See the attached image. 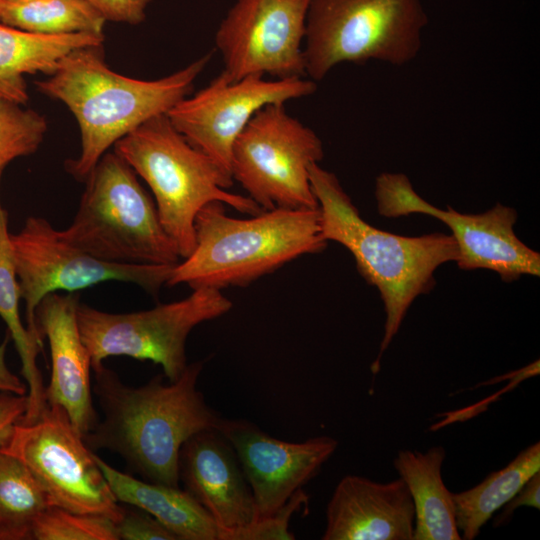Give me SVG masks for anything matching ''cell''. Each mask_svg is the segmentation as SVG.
Returning a JSON list of instances; mask_svg holds the SVG:
<instances>
[{
    "mask_svg": "<svg viewBox=\"0 0 540 540\" xmlns=\"http://www.w3.org/2000/svg\"><path fill=\"white\" fill-rule=\"evenodd\" d=\"M210 59L208 53L168 76L141 80L110 69L102 45L64 56L46 79L35 84L43 94L63 102L78 122L81 152L67 161V171L85 181L118 140L186 98Z\"/></svg>",
    "mask_w": 540,
    "mask_h": 540,
    "instance_id": "2",
    "label": "cell"
},
{
    "mask_svg": "<svg viewBox=\"0 0 540 540\" xmlns=\"http://www.w3.org/2000/svg\"><path fill=\"white\" fill-rule=\"evenodd\" d=\"M427 23L420 0H311L303 47L306 76L320 81L346 62L406 64L417 56Z\"/></svg>",
    "mask_w": 540,
    "mask_h": 540,
    "instance_id": "7",
    "label": "cell"
},
{
    "mask_svg": "<svg viewBox=\"0 0 540 540\" xmlns=\"http://www.w3.org/2000/svg\"><path fill=\"white\" fill-rule=\"evenodd\" d=\"M106 21L137 25L144 21L146 9L153 0H86Z\"/></svg>",
    "mask_w": 540,
    "mask_h": 540,
    "instance_id": "30",
    "label": "cell"
},
{
    "mask_svg": "<svg viewBox=\"0 0 540 540\" xmlns=\"http://www.w3.org/2000/svg\"><path fill=\"white\" fill-rule=\"evenodd\" d=\"M324 156L318 135L283 103L258 110L232 149L231 174L262 210L315 209L309 167Z\"/></svg>",
    "mask_w": 540,
    "mask_h": 540,
    "instance_id": "9",
    "label": "cell"
},
{
    "mask_svg": "<svg viewBox=\"0 0 540 540\" xmlns=\"http://www.w3.org/2000/svg\"><path fill=\"white\" fill-rule=\"evenodd\" d=\"M195 247L172 269L167 286L192 289L248 286L292 260L322 252L327 246L315 209L264 210L251 218L228 216L214 201L195 218Z\"/></svg>",
    "mask_w": 540,
    "mask_h": 540,
    "instance_id": "4",
    "label": "cell"
},
{
    "mask_svg": "<svg viewBox=\"0 0 540 540\" xmlns=\"http://www.w3.org/2000/svg\"><path fill=\"white\" fill-rule=\"evenodd\" d=\"M375 198L380 215L388 218L425 214L437 218L452 231L458 247L457 265L462 270L486 269L502 281L522 275H540V254L515 234L517 212L497 203L481 214H463L451 206L439 209L419 196L403 173L384 172L377 176Z\"/></svg>",
    "mask_w": 540,
    "mask_h": 540,
    "instance_id": "12",
    "label": "cell"
},
{
    "mask_svg": "<svg viewBox=\"0 0 540 540\" xmlns=\"http://www.w3.org/2000/svg\"><path fill=\"white\" fill-rule=\"evenodd\" d=\"M36 540H118L115 522L92 514H80L49 506L34 522Z\"/></svg>",
    "mask_w": 540,
    "mask_h": 540,
    "instance_id": "27",
    "label": "cell"
},
{
    "mask_svg": "<svg viewBox=\"0 0 540 540\" xmlns=\"http://www.w3.org/2000/svg\"><path fill=\"white\" fill-rule=\"evenodd\" d=\"M26 409V395L0 391V446L10 435L13 426L21 420Z\"/></svg>",
    "mask_w": 540,
    "mask_h": 540,
    "instance_id": "32",
    "label": "cell"
},
{
    "mask_svg": "<svg viewBox=\"0 0 540 540\" xmlns=\"http://www.w3.org/2000/svg\"><path fill=\"white\" fill-rule=\"evenodd\" d=\"M9 334L0 344V391L12 393L16 395H26L27 386L20 378L15 375L6 364V348L8 344Z\"/></svg>",
    "mask_w": 540,
    "mask_h": 540,
    "instance_id": "33",
    "label": "cell"
},
{
    "mask_svg": "<svg viewBox=\"0 0 540 540\" xmlns=\"http://www.w3.org/2000/svg\"><path fill=\"white\" fill-rule=\"evenodd\" d=\"M310 1L236 0L215 34L221 74L228 81L305 77L302 43Z\"/></svg>",
    "mask_w": 540,
    "mask_h": 540,
    "instance_id": "13",
    "label": "cell"
},
{
    "mask_svg": "<svg viewBox=\"0 0 540 540\" xmlns=\"http://www.w3.org/2000/svg\"><path fill=\"white\" fill-rule=\"evenodd\" d=\"M103 41L104 35H44L0 23V98L25 105L29 98L26 74L50 75L71 51Z\"/></svg>",
    "mask_w": 540,
    "mask_h": 540,
    "instance_id": "20",
    "label": "cell"
},
{
    "mask_svg": "<svg viewBox=\"0 0 540 540\" xmlns=\"http://www.w3.org/2000/svg\"><path fill=\"white\" fill-rule=\"evenodd\" d=\"M316 89L315 81L304 77L266 80L249 76L228 81L220 73L206 87L177 103L167 116L192 146L232 176L233 145L254 114L268 104H285Z\"/></svg>",
    "mask_w": 540,
    "mask_h": 540,
    "instance_id": "14",
    "label": "cell"
},
{
    "mask_svg": "<svg viewBox=\"0 0 540 540\" xmlns=\"http://www.w3.org/2000/svg\"><path fill=\"white\" fill-rule=\"evenodd\" d=\"M27 329L41 338L35 324L39 303L57 291L76 292L104 281L137 284L153 296L167 285L175 266L112 263L68 243L45 218L30 216L10 234ZM43 340V339H42Z\"/></svg>",
    "mask_w": 540,
    "mask_h": 540,
    "instance_id": "11",
    "label": "cell"
},
{
    "mask_svg": "<svg viewBox=\"0 0 540 540\" xmlns=\"http://www.w3.org/2000/svg\"><path fill=\"white\" fill-rule=\"evenodd\" d=\"M415 510L405 482L346 475L326 508L323 540H413Z\"/></svg>",
    "mask_w": 540,
    "mask_h": 540,
    "instance_id": "18",
    "label": "cell"
},
{
    "mask_svg": "<svg viewBox=\"0 0 540 540\" xmlns=\"http://www.w3.org/2000/svg\"><path fill=\"white\" fill-rule=\"evenodd\" d=\"M123 509L115 522L118 539L122 540H177L176 536L148 512L132 506Z\"/></svg>",
    "mask_w": 540,
    "mask_h": 540,
    "instance_id": "29",
    "label": "cell"
},
{
    "mask_svg": "<svg viewBox=\"0 0 540 540\" xmlns=\"http://www.w3.org/2000/svg\"><path fill=\"white\" fill-rule=\"evenodd\" d=\"M48 498L29 469L0 451V540H30Z\"/></svg>",
    "mask_w": 540,
    "mask_h": 540,
    "instance_id": "25",
    "label": "cell"
},
{
    "mask_svg": "<svg viewBox=\"0 0 540 540\" xmlns=\"http://www.w3.org/2000/svg\"><path fill=\"white\" fill-rule=\"evenodd\" d=\"M522 506L536 509L540 507V471L535 473L523 487L502 506L501 513L495 518L494 526H502L508 523L514 511Z\"/></svg>",
    "mask_w": 540,
    "mask_h": 540,
    "instance_id": "31",
    "label": "cell"
},
{
    "mask_svg": "<svg viewBox=\"0 0 540 540\" xmlns=\"http://www.w3.org/2000/svg\"><path fill=\"white\" fill-rule=\"evenodd\" d=\"M186 298L131 313H108L79 303L77 320L91 368L110 356L159 364L170 382L188 366L186 340L194 327L232 308L222 290L199 287Z\"/></svg>",
    "mask_w": 540,
    "mask_h": 540,
    "instance_id": "8",
    "label": "cell"
},
{
    "mask_svg": "<svg viewBox=\"0 0 540 540\" xmlns=\"http://www.w3.org/2000/svg\"><path fill=\"white\" fill-rule=\"evenodd\" d=\"M1 2H2V0H0V5H1Z\"/></svg>",
    "mask_w": 540,
    "mask_h": 540,
    "instance_id": "35",
    "label": "cell"
},
{
    "mask_svg": "<svg viewBox=\"0 0 540 540\" xmlns=\"http://www.w3.org/2000/svg\"><path fill=\"white\" fill-rule=\"evenodd\" d=\"M307 501L308 495L299 489L273 514L233 530L220 531L218 540H292L295 536L289 531L290 520Z\"/></svg>",
    "mask_w": 540,
    "mask_h": 540,
    "instance_id": "28",
    "label": "cell"
},
{
    "mask_svg": "<svg viewBox=\"0 0 540 540\" xmlns=\"http://www.w3.org/2000/svg\"><path fill=\"white\" fill-rule=\"evenodd\" d=\"M203 361L188 364L174 382L161 374L140 387L123 384L103 363L92 367V392L103 412L83 440L92 450L120 455L143 480L180 487L178 459L194 434L216 428L220 416L197 387Z\"/></svg>",
    "mask_w": 540,
    "mask_h": 540,
    "instance_id": "1",
    "label": "cell"
},
{
    "mask_svg": "<svg viewBox=\"0 0 540 540\" xmlns=\"http://www.w3.org/2000/svg\"><path fill=\"white\" fill-rule=\"evenodd\" d=\"M106 19L86 0H2L0 23L36 34L104 35Z\"/></svg>",
    "mask_w": 540,
    "mask_h": 540,
    "instance_id": "24",
    "label": "cell"
},
{
    "mask_svg": "<svg viewBox=\"0 0 540 540\" xmlns=\"http://www.w3.org/2000/svg\"><path fill=\"white\" fill-rule=\"evenodd\" d=\"M0 98V177L14 159L37 151L47 132L40 113Z\"/></svg>",
    "mask_w": 540,
    "mask_h": 540,
    "instance_id": "26",
    "label": "cell"
},
{
    "mask_svg": "<svg viewBox=\"0 0 540 540\" xmlns=\"http://www.w3.org/2000/svg\"><path fill=\"white\" fill-rule=\"evenodd\" d=\"M75 292L47 295L35 311V324L50 348L52 371L45 387L47 405L62 408L83 438L94 429L98 416L93 405L91 358L82 340Z\"/></svg>",
    "mask_w": 540,
    "mask_h": 540,
    "instance_id": "16",
    "label": "cell"
},
{
    "mask_svg": "<svg viewBox=\"0 0 540 540\" xmlns=\"http://www.w3.org/2000/svg\"><path fill=\"white\" fill-rule=\"evenodd\" d=\"M538 471L540 442L519 452L507 466L490 473L478 485L460 493H452L455 521L459 532H462L461 538L475 539L492 515Z\"/></svg>",
    "mask_w": 540,
    "mask_h": 540,
    "instance_id": "23",
    "label": "cell"
},
{
    "mask_svg": "<svg viewBox=\"0 0 540 540\" xmlns=\"http://www.w3.org/2000/svg\"><path fill=\"white\" fill-rule=\"evenodd\" d=\"M179 482L212 517L220 531L233 530L256 518L250 486L237 455L215 428L202 430L182 445Z\"/></svg>",
    "mask_w": 540,
    "mask_h": 540,
    "instance_id": "17",
    "label": "cell"
},
{
    "mask_svg": "<svg viewBox=\"0 0 540 540\" xmlns=\"http://www.w3.org/2000/svg\"><path fill=\"white\" fill-rule=\"evenodd\" d=\"M231 444L252 491L256 519L282 507L313 479L335 452L328 436L303 442L274 438L245 419L220 418L216 428Z\"/></svg>",
    "mask_w": 540,
    "mask_h": 540,
    "instance_id": "15",
    "label": "cell"
},
{
    "mask_svg": "<svg viewBox=\"0 0 540 540\" xmlns=\"http://www.w3.org/2000/svg\"><path fill=\"white\" fill-rule=\"evenodd\" d=\"M5 1H10V2H20V1H29V0H5Z\"/></svg>",
    "mask_w": 540,
    "mask_h": 540,
    "instance_id": "34",
    "label": "cell"
},
{
    "mask_svg": "<svg viewBox=\"0 0 540 540\" xmlns=\"http://www.w3.org/2000/svg\"><path fill=\"white\" fill-rule=\"evenodd\" d=\"M114 152L150 187L160 223L183 259L195 247V218L206 204L219 201L252 216L264 211L251 198L227 191L232 176L192 146L167 114L122 137Z\"/></svg>",
    "mask_w": 540,
    "mask_h": 540,
    "instance_id": "5",
    "label": "cell"
},
{
    "mask_svg": "<svg viewBox=\"0 0 540 540\" xmlns=\"http://www.w3.org/2000/svg\"><path fill=\"white\" fill-rule=\"evenodd\" d=\"M309 180L318 202L324 238L347 248L358 272L380 293L386 320L379 353L371 365L376 374L381 356L411 304L434 288L436 269L457 262L456 241L452 235L439 232L410 237L372 226L361 217L337 176L318 163L309 167Z\"/></svg>",
    "mask_w": 540,
    "mask_h": 540,
    "instance_id": "3",
    "label": "cell"
},
{
    "mask_svg": "<svg viewBox=\"0 0 540 540\" xmlns=\"http://www.w3.org/2000/svg\"><path fill=\"white\" fill-rule=\"evenodd\" d=\"M84 182L72 223L59 231L65 241L112 263L174 266L179 262L154 201L121 157L106 152Z\"/></svg>",
    "mask_w": 540,
    "mask_h": 540,
    "instance_id": "6",
    "label": "cell"
},
{
    "mask_svg": "<svg viewBox=\"0 0 540 540\" xmlns=\"http://www.w3.org/2000/svg\"><path fill=\"white\" fill-rule=\"evenodd\" d=\"M445 455L442 446H435L425 453L400 450L394 459V467L414 505L413 540L462 539L455 521L452 493L442 479Z\"/></svg>",
    "mask_w": 540,
    "mask_h": 540,
    "instance_id": "21",
    "label": "cell"
},
{
    "mask_svg": "<svg viewBox=\"0 0 540 540\" xmlns=\"http://www.w3.org/2000/svg\"><path fill=\"white\" fill-rule=\"evenodd\" d=\"M96 462L119 503L138 507L161 522L177 540H218V527L208 512L184 489L137 479Z\"/></svg>",
    "mask_w": 540,
    "mask_h": 540,
    "instance_id": "19",
    "label": "cell"
},
{
    "mask_svg": "<svg viewBox=\"0 0 540 540\" xmlns=\"http://www.w3.org/2000/svg\"><path fill=\"white\" fill-rule=\"evenodd\" d=\"M0 451L29 469L50 506L114 522L121 518L124 507L100 470L96 454L62 408L48 405L35 421L16 423Z\"/></svg>",
    "mask_w": 540,
    "mask_h": 540,
    "instance_id": "10",
    "label": "cell"
},
{
    "mask_svg": "<svg viewBox=\"0 0 540 540\" xmlns=\"http://www.w3.org/2000/svg\"><path fill=\"white\" fill-rule=\"evenodd\" d=\"M1 180V177H0ZM8 229V212L0 198V317L5 322L21 360V374L27 386V409L21 422H33L47 408L45 386L37 365L43 340L34 336L21 320V293Z\"/></svg>",
    "mask_w": 540,
    "mask_h": 540,
    "instance_id": "22",
    "label": "cell"
}]
</instances>
